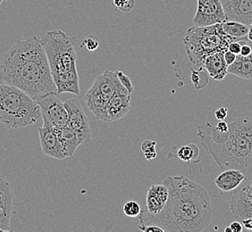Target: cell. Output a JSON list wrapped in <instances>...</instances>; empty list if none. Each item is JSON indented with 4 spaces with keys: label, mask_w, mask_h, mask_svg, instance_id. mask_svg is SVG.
Instances as JSON below:
<instances>
[{
    "label": "cell",
    "mask_w": 252,
    "mask_h": 232,
    "mask_svg": "<svg viewBox=\"0 0 252 232\" xmlns=\"http://www.w3.org/2000/svg\"><path fill=\"white\" fill-rule=\"evenodd\" d=\"M168 199L160 213L141 210L139 224L157 225L165 232H200L208 227L213 215L209 192L184 175L170 176L163 181Z\"/></svg>",
    "instance_id": "cell-1"
},
{
    "label": "cell",
    "mask_w": 252,
    "mask_h": 232,
    "mask_svg": "<svg viewBox=\"0 0 252 232\" xmlns=\"http://www.w3.org/2000/svg\"><path fill=\"white\" fill-rule=\"evenodd\" d=\"M0 82L19 87L35 100L57 93L40 39L33 36L20 39L4 54L0 61Z\"/></svg>",
    "instance_id": "cell-2"
},
{
    "label": "cell",
    "mask_w": 252,
    "mask_h": 232,
    "mask_svg": "<svg viewBox=\"0 0 252 232\" xmlns=\"http://www.w3.org/2000/svg\"><path fill=\"white\" fill-rule=\"evenodd\" d=\"M201 145L222 169L241 171L252 179V117H239L219 131L210 122L198 126Z\"/></svg>",
    "instance_id": "cell-3"
},
{
    "label": "cell",
    "mask_w": 252,
    "mask_h": 232,
    "mask_svg": "<svg viewBox=\"0 0 252 232\" xmlns=\"http://www.w3.org/2000/svg\"><path fill=\"white\" fill-rule=\"evenodd\" d=\"M40 116V108L34 98L19 87L0 82V121L5 127H27Z\"/></svg>",
    "instance_id": "cell-4"
},
{
    "label": "cell",
    "mask_w": 252,
    "mask_h": 232,
    "mask_svg": "<svg viewBox=\"0 0 252 232\" xmlns=\"http://www.w3.org/2000/svg\"><path fill=\"white\" fill-rule=\"evenodd\" d=\"M234 41L240 40L225 33L221 24L207 27L193 26L187 29L183 39L189 62L198 67H202L205 59L210 55L228 50L229 44Z\"/></svg>",
    "instance_id": "cell-5"
},
{
    "label": "cell",
    "mask_w": 252,
    "mask_h": 232,
    "mask_svg": "<svg viewBox=\"0 0 252 232\" xmlns=\"http://www.w3.org/2000/svg\"><path fill=\"white\" fill-rule=\"evenodd\" d=\"M74 39L60 29L48 31L40 39L53 79L77 69Z\"/></svg>",
    "instance_id": "cell-6"
},
{
    "label": "cell",
    "mask_w": 252,
    "mask_h": 232,
    "mask_svg": "<svg viewBox=\"0 0 252 232\" xmlns=\"http://www.w3.org/2000/svg\"><path fill=\"white\" fill-rule=\"evenodd\" d=\"M120 84L116 72L105 71L97 76L93 86L85 94L86 106L97 120L106 121L108 102Z\"/></svg>",
    "instance_id": "cell-7"
},
{
    "label": "cell",
    "mask_w": 252,
    "mask_h": 232,
    "mask_svg": "<svg viewBox=\"0 0 252 232\" xmlns=\"http://www.w3.org/2000/svg\"><path fill=\"white\" fill-rule=\"evenodd\" d=\"M63 103L68 114L66 125L75 131L83 144L90 143L92 141L91 122L83 110L81 102L74 98H70Z\"/></svg>",
    "instance_id": "cell-8"
},
{
    "label": "cell",
    "mask_w": 252,
    "mask_h": 232,
    "mask_svg": "<svg viewBox=\"0 0 252 232\" xmlns=\"http://www.w3.org/2000/svg\"><path fill=\"white\" fill-rule=\"evenodd\" d=\"M57 93H51L36 99L43 119V125H66L68 114L64 103L59 99Z\"/></svg>",
    "instance_id": "cell-9"
},
{
    "label": "cell",
    "mask_w": 252,
    "mask_h": 232,
    "mask_svg": "<svg viewBox=\"0 0 252 232\" xmlns=\"http://www.w3.org/2000/svg\"><path fill=\"white\" fill-rule=\"evenodd\" d=\"M197 10L192 24L197 27H207L227 21L220 0H197Z\"/></svg>",
    "instance_id": "cell-10"
},
{
    "label": "cell",
    "mask_w": 252,
    "mask_h": 232,
    "mask_svg": "<svg viewBox=\"0 0 252 232\" xmlns=\"http://www.w3.org/2000/svg\"><path fill=\"white\" fill-rule=\"evenodd\" d=\"M230 210L239 222L252 217V179H245L237 189H234L230 202Z\"/></svg>",
    "instance_id": "cell-11"
},
{
    "label": "cell",
    "mask_w": 252,
    "mask_h": 232,
    "mask_svg": "<svg viewBox=\"0 0 252 232\" xmlns=\"http://www.w3.org/2000/svg\"><path fill=\"white\" fill-rule=\"evenodd\" d=\"M15 197L13 185L5 176L0 174V229L12 232L11 218L15 213Z\"/></svg>",
    "instance_id": "cell-12"
},
{
    "label": "cell",
    "mask_w": 252,
    "mask_h": 232,
    "mask_svg": "<svg viewBox=\"0 0 252 232\" xmlns=\"http://www.w3.org/2000/svg\"><path fill=\"white\" fill-rule=\"evenodd\" d=\"M131 94L120 84L117 91L108 102L106 122L118 121L129 113L131 109Z\"/></svg>",
    "instance_id": "cell-13"
},
{
    "label": "cell",
    "mask_w": 252,
    "mask_h": 232,
    "mask_svg": "<svg viewBox=\"0 0 252 232\" xmlns=\"http://www.w3.org/2000/svg\"><path fill=\"white\" fill-rule=\"evenodd\" d=\"M38 131L40 146L44 155L58 160L67 158L59 136L50 126L39 127Z\"/></svg>",
    "instance_id": "cell-14"
},
{
    "label": "cell",
    "mask_w": 252,
    "mask_h": 232,
    "mask_svg": "<svg viewBox=\"0 0 252 232\" xmlns=\"http://www.w3.org/2000/svg\"><path fill=\"white\" fill-rule=\"evenodd\" d=\"M227 21H235L251 25L252 20V0H220Z\"/></svg>",
    "instance_id": "cell-15"
},
{
    "label": "cell",
    "mask_w": 252,
    "mask_h": 232,
    "mask_svg": "<svg viewBox=\"0 0 252 232\" xmlns=\"http://www.w3.org/2000/svg\"><path fill=\"white\" fill-rule=\"evenodd\" d=\"M168 199V189L165 184L152 185L148 190L146 202V210L152 214H157L165 207Z\"/></svg>",
    "instance_id": "cell-16"
},
{
    "label": "cell",
    "mask_w": 252,
    "mask_h": 232,
    "mask_svg": "<svg viewBox=\"0 0 252 232\" xmlns=\"http://www.w3.org/2000/svg\"><path fill=\"white\" fill-rule=\"evenodd\" d=\"M223 51L217 52L209 56L205 59L202 68H204L209 76L213 78L216 81H223L227 75L228 65L224 60Z\"/></svg>",
    "instance_id": "cell-17"
},
{
    "label": "cell",
    "mask_w": 252,
    "mask_h": 232,
    "mask_svg": "<svg viewBox=\"0 0 252 232\" xmlns=\"http://www.w3.org/2000/svg\"><path fill=\"white\" fill-rule=\"evenodd\" d=\"M50 127L59 136V140L63 145L66 156L67 157L73 156L75 151L77 150L78 146L83 144L77 134L75 133V131H73L67 125H51Z\"/></svg>",
    "instance_id": "cell-18"
},
{
    "label": "cell",
    "mask_w": 252,
    "mask_h": 232,
    "mask_svg": "<svg viewBox=\"0 0 252 232\" xmlns=\"http://www.w3.org/2000/svg\"><path fill=\"white\" fill-rule=\"evenodd\" d=\"M245 180L244 174L235 169H226L215 179V184L219 189L223 191H232Z\"/></svg>",
    "instance_id": "cell-19"
},
{
    "label": "cell",
    "mask_w": 252,
    "mask_h": 232,
    "mask_svg": "<svg viewBox=\"0 0 252 232\" xmlns=\"http://www.w3.org/2000/svg\"><path fill=\"white\" fill-rule=\"evenodd\" d=\"M227 72L243 80H252V54L248 57L237 55L235 61L228 66Z\"/></svg>",
    "instance_id": "cell-20"
},
{
    "label": "cell",
    "mask_w": 252,
    "mask_h": 232,
    "mask_svg": "<svg viewBox=\"0 0 252 232\" xmlns=\"http://www.w3.org/2000/svg\"><path fill=\"white\" fill-rule=\"evenodd\" d=\"M221 25L223 31L229 36L240 41H249L247 34L250 29L248 25L235 21H225Z\"/></svg>",
    "instance_id": "cell-21"
},
{
    "label": "cell",
    "mask_w": 252,
    "mask_h": 232,
    "mask_svg": "<svg viewBox=\"0 0 252 232\" xmlns=\"http://www.w3.org/2000/svg\"><path fill=\"white\" fill-rule=\"evenodd\" d=\"M175 150L174 154H169L167 156V159H172L174 157H177L180 160L190 163L192 161H197L199 158V148L198 145L193 143L188 145H181L179 147H173Z\"/></svg>",
    "instance_id": "cell-22"
},
{
    "label": "cell",
    "mask_w": 252,
    "mask_h": 232,
    "mask_svg": "<svg viewBox=\"0 0 252 232\" xmlns=\"http://www.w3.org/2000/svg\"><path fill=\"white\" fill-rule=\"evenodd\" d=\"M190 80L196 89H201L209 84V74L204 72L202 67H199V70L191 69Z\"/></svg>",
    "instance_id": "cell-23"
},
{
    "label": "cell",
    "mask_w": 252,
    "mask_h": 232,
    "mask_svg": "<svg viewBox=\"0 0 252 232\" xmlns=\"http://www.w3.org/2000/svg\"><path fill=\"white\" fill-rule=\"evenodd\" d=\"M156 145H157V142L152 140H146L141 143V151L143 152L144 156L148 161L155 159L157 157Z\"/></svg>",
    "instance_id": "cell-24"
},
{
    "label": "cell",
    "mask_w": 252,
    "mask_h": 232,
    "mask_svg": "<svg viewBox=\"0 0 252 232\" xmlns=\"http://www.w3.org/2000/svg\"><path fill=\"white\" fill-rule=\"evenodd\" d=\"M124 213L126 216L130 218H135L140 215L141 213V208L140 204L137 203L136 201H128L125 203L124 205Z\"/></svg>",
    "instance_id": "cell-25"
},
{
    "label": "cell",
    "mask_w": 252,
    "mask_h": 232,
    "mask_svg": "<svg viewBox=\"0 0 252 232\" xmlns=\"http://www.w3.org/2000/svg\"><path fill=\"white\" fill-rule=\"evenodd\" d=\"M113 5L122 12H130L135 6V0H113Z\"/></svg>",
    "instance_id": "cell-26"
},
{
    "label": "cell",
    "mask_w": 252,
    "mask_h": 232,
    "mask_svg": "<svg viewBox=\"0 0 252 232\" xmlns=\"http://www.w3.org/2000/svg\"><path fill=\"white\" fill-rule=\"evenodd\" d=\"M98 39L94 35H90L87 36L85 39H83L82 46L86 48L89 51H95L98 48Z\"/></svg>",
    "instance_id": "cell-27"
},
{
    "label": "cell",
    "mask_w": 252,
    "mask_h": 232,
    "mask_svg": "<svg viewBox=\"0 0 252 232\" xmlns=\"http://www.w3.org/2000/svg\"><path fill=\"white\" fill-rule=\"evenodd\" d=\"M116 73H117V77L119 79L122 85L126 87V89L131 94H132V92L134 90V86H133V83H131V79L121 71H117Z\"/></svg>",
    "instance_id": "cell-28"
},
{
    "label": "cell",
    "mask_w": 252,
    "mask_h": 232,
    "mask_svg": "<svg viewBox=\"0 0 252 232\" xmlns=\"http://www.w3.org/2000/svg\"><path fill=\"white\" fill-rule=\"evenodd\" d=\"M138 229L143 232H165L162 228L158 227L157 225H153V224H150V225L138 224Z\"/></svg>",
    "instance_id": "cell-29"
},
{
    "label": "cell",
    "mask_w": 252,
    "mask_h": 232,
    "mask_svg": "<svg viewBox=\"0 0 252 232\" xmlns=\"http://www.w3.org/2000/svg\"><path fill=\"white\" fill-rule=\"evenodd\" d=\"M228 109L226 107H220L217 111L215 112L216 119L219 121H224V119L227 117Z\"/></svg>",
    "instance_id": "cell-30"
},
{
    "label": "cell",
    "mask_w": 252,
    "mask_h": 232,
    "mask_svg": "<svg viewBox=\"0 0 252 232\" xmlns=\"http://www.w3.org/2000/svg\"><path fill=\"white\" fill-rule=\"evenodd\" d=\"M241 49H242V45L240 43V41H234L229 44L228 46V50L232 53L235 54L236 56L241 53Z\"/></svg>",
    "instance_id": "cell-31"
},
{
    "label": "cell",
    "mask_w": 252,
    "mask_h": 232,
    "mask_svg": "<svg viewBox=\"0 0 252 232\" xmlns=\"http://www.w3.org/2000/svg\"><path fill=\"white\" fill-rule=\"evenodd\" d=\"M223 56H224V60H225V62H226V64H227L228 66L231 65L232 63H233V62H234L235 59H236V55L232 53V52H230L229 50L224 51Z\"/></svg>",
    "instance_id": "cell-32"
},
{
    "label": "cell",
    "mask_w": 252,
    "mask_h": 232,
    "mask_svg": "<svg viewBox=\"0 0 252 232\" xmlns=\"http://www.w3.org/2000/svg\"><path fill=\"white\" fill-rule=\"evenodd\" d=\"M229 226H230V228L232 229V232H243V223H241V222H239V221L233 222V223H231Z\"/></svg>",
    "instance_id": "cell-33"
},
{
    "label": "cell",
    "mask_w": 252,
    "mask_h": 232,
    "mask_svg": "<svg viewBox=\"0 0 252 232\" xmlns=\"http://www.w3.org/2000/svg\"><path fill=\"white\" fill-rule=\"evenodd\" d=\"M251 54H252V49L249 46V45H242V49H241V53L240 55H242L243 57H248L250 56Z\"/></svg>",
    "instance_id": "cell-34"
},
{
    "label": "cell",
    "mask_w": 252,
    "mask_h": 232,
    "mask_svg": "<svg viewBox=\"0 0 252 232\" xmlns=\"http://www.w3.org/2000/svg\"><path fill=\"white\" fill-rule=\"evenodd\" d=\"M242 223H243V228H245L246 230L252 231V217L244 219L242 221Z\"/></svg>",
    "instance_id": "cell-35"
},
{
    "label": "cell",
    "mask_w": 252,
    "mask_h": 232,
    "mask_svg": "<svg viewBox=\"0 0 252 232\" xmlns=\"http://www.w3.org/2000/svg\"><path fill=\"white\" fill-rule=\"evenodd\" d=\"M248 39L249 41H252V28L249 29V32L247 34Z\"/></svg>",
    "instance_id": "cell-36"
},
{
    "label": "cell",
    "mask_w": 252,
    "mask_h": 232,
    "mask_svg": "<svg viewBox=\"0 0 252 232\" xmlns=\"http://www.w3.org/2000/svg\"><path fill=\"white\" fill-rule=\"evenodd\" d=\"M224 232H232V229L230 228V226H228V227L225 228V230H224Z\"/></svg>",
    "instance_id": "cell-37"
},
{
    "label": "cell",
    "mask_w": 252,
    "mask_h": 232,
    "mask_svg": "<svg viewBox=\"0 0 252 232\" xmlns=\"http://www.w3.org/2000/svg\"><path fill=\"white\" fill-rule=\"evenodd\" d=\"M3 1H5V0H0V5L3 3Z\"/></svg>",
    "instance_id": "cell-38"
},
{
    "label": "cell",
    "mask_w": 252,
    "mask_h": 232,
    "mask_svg": "<svg viewBox=\"0 0 252 232\" xmlns=\"http://www.w3.org/2000/svg\"><path fill=\"white\" fill-rule=\"evenodd\" d=\"M251 25V27H252V22H251V25Z\"/></svg>",
    "instance_id": "cell-39"
},
{
    "label": "cell",
    "mask_w": 252,
    "mask_h": 232,
    "mask_svg": "<svg viewBox=\"0 0 252 232\" xmlns=\"http://www.w3.org/2000/svg\"><path fill=\"white\" fill-rule=\"evenodd\" d=\"M0 232H2V230H1V229H0Z\"/></svg>",
    "instance_id": "cell-40"
},
{
    "label": "cell",
    "mask_w": 252,
    "mask_h": 232,
    "mask_svg": "<svg viewBox=\"0 0 252 232\" xmlns=\"http://www.w3.org/2000/svg\"><path fill=\"white\" fill-rule=\"evenodd\" d=\"M6 1H11V0H6Z\"/></svg>",
    "instance_id": "cell-41"
},
{
    "label": "cell",
    "mask_w": 252,
    "mask_h": 232,
    "mask_svg": "<svg viewBox=\"0 0 252 232\" xmlns=\"http://www.w3.org/2000/svg\"></svg>",
    "instance_id": "cell-42"
}]
</instances>
